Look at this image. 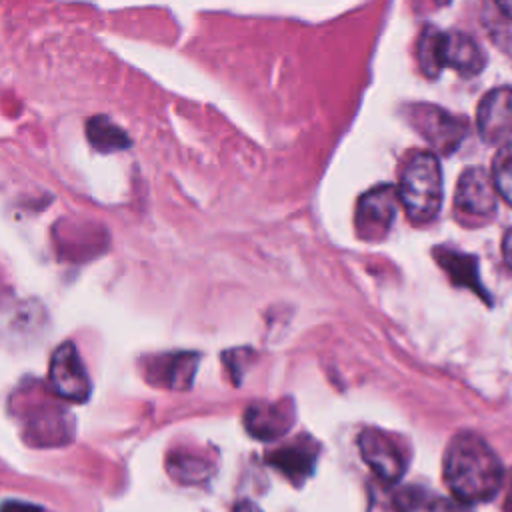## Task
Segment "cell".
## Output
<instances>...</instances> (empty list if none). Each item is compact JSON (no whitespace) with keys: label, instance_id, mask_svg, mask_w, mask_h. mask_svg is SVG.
I'll return each mask as SVG.
<instances>
[{"label":"cell","instance_id":"1","mask_svg":"<svg viewBox=\"0 0 512 512\" xmlns=\"http://www.w3.org/2000/svg\"><path fill=\"white\" fill-rule=\"evenodd\" d=\"M444 482L460 504L492 500L502 486V464L488 442L474 432H458L444 452Z\"/></svg>","mask_w":512,"mask_h":512},{"label":"cell","instance_id":"2","mask_svg":"<svg viewBox=\"0 0 512 512\" xmlns=\"http://www.w3.org/2000/svg\"><path fill=\"white\" fill-rule=\"evenodd\" d=\"M416 60L428 78H438L444 68H452L462 76H474L486 66V54L472 36L460 30L442 32L434 26L422 28L416 44Z\"/></svg>","mask_w":512,"mask_h":512},{"label":"cell","instance_id":"3","mask_svg":"<svg viewBox=\"0 0 512 512\" xmlns=\"http://www.w3.org/2000/svg\"><path fill=\"white\" fill-rule=\"evenodd\" d=\"M398 198L412 224L432 222L442 206V170L430 150H414L400 168Z\"/></svg>","mask_w":512,"mask_h":512},{"label":"cell","instance_id":"4","mask_svg":"<svg viewBox=\"0 0 512 512\" xmlns=\"http://www.w3.org/2000/svg\"><path fill=\"white\" fill-rule=\"evenodd\" d=\"M404 114L412 128L440 154H452L468 134L466 118L450 114L436 104H410Z\"/></svg>","mask_w":512,"mask_h":512},{"label":"cell","instance_id":"5","mask_svg":"<svg viewBox=\"0 0 512 512\" xmlns=\"http://www.w3.org/2000/svg\"><path fill=\"white\" fill-rule=\"evenodd\" d=\"M398 188L392 184H380L364 192L354 210V230L364 242H380L390 232V226L398 212Z\"/></svg>","mask_w":512,"mask_h":512},{"label":"cell","instance_id":"6","mask_svg":"<svg viewBox=\"0 0 512 512\" xmlns=\"http://www.w3.org/2000/svg\"><path fill=\"white\" fill-rule=\"evenodd\" d=\"M48 388L58 398L70 402H86L90 398V376L74 342H62L52 352L48 368Z\"/></svg>","mask_w":512,"mask_h":512},{"label":"cell","instance_id":"7","mask_svg":"<svg viewBox=\"0 0 512 512\" xmlns=\"http://www.w3.org/2000/svg\"><path fill=\"white\" fill-rule=\"evenodd\" d=\"M358 450L368 468L384 484H396L404 476L406 456L390 434L378 428H364L358 434Z\"/></svg>","mask_w":512,"mask_h":512},{"label":"cell","instance_id":"8","mask_svg":"<svg viewBox=\"0 0 512 512\" xmlns=\"http://www.w3.org/2000/svg\"><path fill=\"white\" fill-rule=\"evenodd\" d=\"M476 128L486 144H512V88L498 86L486 92L476 110Z\"/></svg>","mask_w":512,"mask_h":512},{"label":"cell","instance_id":"9","mask_svg":"<svg viewBox=\"0 0 512 512\" xmlns=\"http://www.w3.org/2000/svg\"><path fill=\"white\" fill-rule=\"evenodd\" d=\"M496 194L492 174L480 166H470L458 178L454 208L472 218H488L496 210Z\"/></svg>","mask_w":512,"mask_h":512},{"label":"cell","instance_id":"10","mask_svg":"<svg viewBox=\"0 0 512 512\" xmlns=\"http://www.w3.org/2000/svg\"><path fill=\"white\" fill-rule=\"evenodd\" d=\"M200 354L196 352H168L144 358V378L160 388L188 390L192 386Z\"/></svg>","mask_w":512,"mask_h":512},{"label":"cell","instance_id":"11","mask_svg":"<svg viewBox=\"0 0 512 512\" xmlns=\"http://www.w3.org/2000/svg\"><path fill=\"white\" fill-rule=\"evenodd\" d=\"M296 420L294 402L282 398L278 402H254L244 412V426L258 440H276L284 436Z\"/></svg>","mask_w":512,"mask_h":512},{"label":"cell","instance_id":"12","mask_svg":"<svg viewBox=\"0 0 512 512\" xmlns=\"http://www.w3.org/2000/svg\"><path fill=\"white\" fill-rule=\"evenodd\" d=\"M318 446L310 438H298L268 454V462L290 478H306L314 470Z\"/></svg>","mask_w":512,"mask_h":512},{"label":"cell","instance_id":"13","mask_svg":"<svg viewBox=\"0 0 512 512\" xmlns=\"http://www.w3.org/2000/svg\"><path fill=\"white\" fill-rule=\"evenodd\" d=\"M434 258L436 262L446 270V274L450 276V280L458 286H466L470 290H474L480 298L490 302V296L486 294L480 276H478V262L474 256L470 254H462V252H454L450 248H434Z\"/></svg>","mask_w":512,"mask_h":512},{"label":"cell","instance_id":"14","mask_svg":"<svg viewBox=\"0 0 512 512\" xmlns=\"http://www.w3.org/2000/svg\"><path fill=\"white\" fill-rule=\"evenodd\" d=\"M86 138L92 144V148L102 154L130 148L128 134L120 126H116L108 116H92L86 122Z\"/></svg>","mask_w":512,"mask_h":512},{"label":"cell","instance_id":"15","mask_svg":"<svg viewBox=\"0 0 512 512\" xmlns=\"http://www.w3.org/2000/svg\"><path fill=\"white\" fill-rule=\"evenodd\" d=\"M168 470L170 474L180 480V482H202L204 478H208V464L206 460H202L200 456H192V454H184V452H176L168 458Z\"/></svg>","mask_w":512,"mask_h":512},{"label":"cell","instance_id":"16","mask_svg":"<svg viewBox=\"0 0 512 512\" xmlns=\"http://www.w3.org/2000/svg\"><path fill=\"white\" fill-rule=\"evenodd\" d=\"M492 180L496 192L512 208V144L500 148L492 160Z\"/></svg>","mask_w":512,"mask_h":512},{"label":"cell","instance_id":"17","mask_svg":"<svg viewBox=\"0 0 512 512\" xmlns=\"http://www.w3.org/2000/svg\"><path fill=\"white\" fill-rule=\"evenodd\" d=\"M2 512H42V508H40V506H34V504H28V502H14V500H8V502H4Z\"/></svg>","mask_w":512,"mask_h":512},{"label":"cell","instance_id":"18","mask_svg":"<svg viewBox=\"0 0 512 512\" xmlns=\"http://www.w3.org/2000/svg\"><path fill=\"white\" fill-rule=\"evenodd\" d=\"M430 512H468V510H466L464 504H460V502L438 500V502H434V506H432Z\"/></svg>","mask_w":512,"mask_h":512},{"label":"cell","instance_id":"19","mask_svg":"<svg viewBox=\"0 0 512 512\" xmlns=\"http://www.w3.org/2000/svg\"><path fill=\"white\" fill-rule=\"evenodd\" d=\"M502 256L506 266L512 270V228H508L502 238Z\"/></svg>","mask_w":512,"mask_h":512},{"label":"cell","instance_id":"20","mask_svg":"<svg viewBox=\"0 0 512 512\" xmlns=\"http://www.w3.org/2000/svg\"><path fill=\"white\" fill-rule=\"evenodd\" d=\"M234 512H262V510L258 506H254L252 502H240Z\"/></svg>","mask_w":512,"mask_h":512},{"label":"cell","instance_id":"21","mask_svg":"<svg viewBox=\"0 0 512 512\" xmlns=\"http://www.w3.org/2000/svg\"><path fill=\"white\" fill-rule=\"evenodd\" d=\"M496 6H498V8H500V10H502L510 20H512V0H508V2H498Z\"/></svg>","mask_w":512,"mask_h":512},{"label":"cell","instance_id":"22","mask_svg":"<svg viewBox=\"0 0 512 512\" xmlns=\"http://www.w3.org/2000/svg\"><path fill=\"white\" fill-rule=\"evenodd\" d=\"M510 504H512V490H510Z\"/></svg>","mask_w":512,"mask_h":512}]
</instances>
